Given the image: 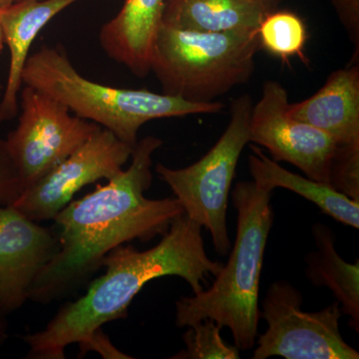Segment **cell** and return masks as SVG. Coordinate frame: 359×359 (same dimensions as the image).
<instances>
[{
    "label": "cell",
    "instance_id": "2",
    "mask_svg": "<svg viewBox=\"0 0 359 359\" xmlns=\"http://www.w3.org/2000/svg\"><path fill=\"white\" fill-rule=\"evenodd\" d=\"M202 229L184 212L155 247L138 250L121 245L111 250L102 261L105 273L86 294L65 304L44 330L23 337L29 346L27 358L65 359L66 347L84 346L105 323L126 318L135 297L155 278L179 276L194 294L204 290L224 264L208 257Z\"/></svg>",
    "mask_w": 359,
    "mask_h": 359
},
{
    "label": "cell",
    "instance_id": "6",
    "mask_svg": "<svg viewBox=\"0 0 359 359\" xmlns=\"http://www.w3.org/2000/svg\"><path fill=\"white\" fill-rule=\"evenodd\" d=\"M252 98L242 95L231 103V120L211 150L191 166L172 169L158 164L156 172L174 193L184 212L211 235L221 256L230 252L226 212L238 159L250 143Z\"/></svg>",
    "mask_w": 359,
    "mask_h": 359
},
{
    "label": "cell",
    "instance_id": "3",
    "mask_svg": "<svg viewBox=\"0 0 359 359\" xmlns=\"http://www.w3.org/2000/svg\"><path fill=\"white\" fill-rule=\"evenodd\" d=\"M271 191L254 181L240 182L231 193L238 212L237 237L228 264L211 287L176 302V325L187 327L209 318L228 327L238 351L256 346L259 292L264 255L273 223Z\"/></svg>",
    "mask_w": 359,
    "mask_h": 359
},
{
    "label": "cell",
    "instance_id": "10",
    "mask_svg": "<svg viewBox=\"0 0 359 359\" xmlns=\"http://www.w3.org/2000/svg\"><path fill=\"white\" fill-rule=\"evenodd\" d=\"M133 147L100 128L65 161L26 189L13 205L32 221H53L78 191L98 180L117 176Z\"/></svg>",
    "mask_w": 359,
    "mask_h": 359
},
{
    "label": "cell",
    "instance_id": "22",
    "mask_svg": "<svg viewBox=\"0 0 359 359\" xmlns=\"http://www.w3.org/2000/svg\"><path fill=\"white\" fill-rule=\"evenodd\" d=\"M80 355L83 356L89 351H98L104 358H132L131 356L122 353L111 344L107 335L104 334L102 330H97L93 337L84 344L80 346Z\"/></svg>",
    "mask_w": 359,
    "mask_h": 359
},
{
    "label": "cell",
    "instance_id": "16",
    "mask_svg": "<svg viewBox=\"0 0 359 359\" xmlns=\"http://www.w3.org/2000/svg\"><path fill=\"white\" fill-rule=\"evenodd\" d=\"M250 149V173L257 186L271 192L276 188L292 191L313 203L335 221L358 230L359 201L347 197L330 184L290 172L264 155L257 146Z\"/></svg>",
    "mask_w": 359,
    "mask_h": 359
},
{
    "label": "cell",
    "instance_id": "25",
    "mask_svg": "<svg viewBox=\"0 0 359 359\" xmlns=\"http://www.w3.org/2000/svg\"><path fill=\"white\" fill-rule=\"evenodd\" d=\"M15 1L16 0H0V9L6 8Z\"/></svg>",
    "mask_w": 359,
    "mask_h": 359
},
{
    "label": "cell",
    "instance_id": "18",
    "mask_svg": "<svg viewBox=\"0 0 359 359\" xmlns=\"http://www.w3.org/2000/svg\"><path fill=\"white\" fill-rule=\"evenodd\" d=\"M259 44L271 55L287 61L294 56L304 59L308 30L304 20L289 11H276L268 14L259 25Z\"/></svg>",
    "mask_w": 359,
    "mask_h": 359
},
{
    "label": "cell",
    "instance_id": "20",
    "mask_svg": "<svg viewBox=\"0 0 359 359\" xmlns=\"http://www.w3.org/2000/svg\"><path fill=\"white\" fill-rule=\"evenodd\" d=\"M23 190L22 180L6 140L0 137V205H13L20 199Z\"/></svg>",
    "mask_w": 359,
    "mask_h": 359
},
{
    "label": "cell",
    "instance_id": "12",
    "mask_svg": "<svg viewBox=\"0 0 359 359\" xmlns=\"http://www.w3.org/2000/svg\"><path fill=\"white\" fill-rule=\"evenodd\" d=\"M290 115L330 135L342 152L359 155V65L335 70L325 85L302 102L290 104Z\"/></svg>",
    "mask_w": 359,
    "mask_h": 359
},
{
    "label": "cell",
    "instance_id": "14",
    "mask_svg": "<svg viewBox=\"0 0 359 359\" xmlns=\"http://www.w3.org/2000/svg\"><path fill=\"white\" fill-rule=\"evenodd\" d=\"M163 9L164 0H125L121 11L99 32L104 52L135 76L146 77L151 72Z\"/></svg>",
    "mask_w": 359,
    "mask_h": 359
},
{
    "label": "cell",
    "instance_id": "21",
    "mask_svg": "<svg viewBox=\"0 0 359 359\" xmlns=\"http://www.w3.org/2000/svg\"><path fill=\"white\" fill-rule=\"evenodd\" d=\"M349 39L359 50V0H330Z\"/></svg>",
    "mask_w": 359,
    "mask_h": 359
},
{
    "label": "cell",
    "instance_id": "26",
    "mask_svg": "<svg viewBox=\"0 0 359 359\" xmlns=\"http://www.w3.org/2000/svg\"><path fill=\"white\" fill-rule=\"evenodd\" d=\"M2 92H4V87H2V85L0 84V99H1Z\"/></svg>",
    "mask_w": 359,
    "mask_h": 359
},
{
    "label": "cell",
    "instance_id": "13",
    "mask_svg": "<svg viewBox=\"0 0 359 359\" xmlns=\"http://www.w3.org/2000/svg\"><path fill=\"white\" fill-rule=\"evenodd\" d=\"M79 0H16L0 9V23L11 54L8 76L0 99V125L18 113L22 72L40 32L65 9Z\"/></svg>",
    "mask_w": 359,
    "mask_h": 359
},
{
    "label": "cell",
    "instance_id": "17",
    "mask_svg": "<svg viewBox=\"0 0 359 359\" xmlns=\"http://www.w3.org/2000/svg\"><path fill=\"white\" fill-rule=\"evenodd\" d=\"M316 250L306 257V276L316 287L332 290L342 314L349 316L351 327L359 332V261H344L335 250V233L327 224L313 226Z\"/></svg>",
    "mask_w": 359,
    "mask_h": 359
},
{
    "label": "cell",
    "instance_id": "1",
    "mask_svg": "<svg viewBox=\"0 0 359 359\" xmlns=\"http://www.w3.org/2000/svg\"><path fill=\"white\" fill-rule=\"evenodd\" d=\"M163 141L147 136L137 142L131 165L56 215L59 249L37 276L28 301L49 304L69 297L102 266L104 257L133 240L148 242L167 233L184 209L176 198L151 200L152 156Z\"/></svg>",
    "mask_w": 359,
    "mask_h": 359
},
{
    "label": "cell",
    "instance_id": "7",
    "mask_svg": "<svg viewBox=\"0 0 359 359\" xmlns=\"http://www.w3.org/2000/svg\"><path fill=\"white\" fill-rule=\"evenodd\" d=\"M302 302L301 290L287 280L269 285L259 311L268 327L257 334L252 359H358L340 332L339 302L313 313L302 311Z\"/></svg>",
    "mask_w": 359,
    "mask_h": 359
},
{
    "label": "cell",
    "instance_id": "24",
    "mask_svg": "<svg viewBox=\"0 0 359 359\" xmlns=\"http://www.w3.org/2000/svg\"><path fill=\"white\" fill-rule=\"evenodd\" d=\"M6 40H4V29H2L1 23H0V57H1L2 52H4Z\"/></svg>",
    "mask_w": 359,
    "mask_h": 359
},
{
    "label": "cell",
    "instance_id": "9",
    "mask_svg": "<svg viewBox=\"0 0 359 359\" xmlns=\"http://www.w3.org/2000/svg\"><path fill=\"white\" fill-rule=\"evenodd\" d=\"M289 105L282 84L264 82L250 114V142L266 148L276 162L290 163L308 178L330 185L339 145L330 135L292 117Z\"/></svg>",
    "mask_w": 359,
    "mask_h": 359
},
{
    "label": "cell",
    "instance_id": "8",
    "mask_svg": "<svg viewBox=\"0 0 359 359\" xmlns=\"http://www.w3.org/2000/svg\"><path fill=\"white\" fill-rule=\"evenodd\" d=\"M20 121L6 140L25 192L102 127L27 85L20 90Z\"/></svg>",
    "mask_w": 359,
    "mask_h": 359
},
{
    "label": "cell",
    "instance_id": "11",
    "mask_svg": "<svg viewBox=\"0 0 359 359\" xmlns=\"http://www.w3.org/2000/svg\"><path fill=\"white\" fill-rule=\"evenodd\" d=\"M55 231L13 205H0V314L18 311L40 271L58 252Z\"/></svg>",
    "mask_w": 359,
    "mask_h": 359
},
{
    "label": "cell",
    "instance_id": "19",
    "mask_svg": "<svg viewBox=\"0 0 359 359\" xmlns=\"http://www.w3.org/2000/svg\"><path fill=\"white\" fill-rule=\"evenodd\" d=\"M183 335L185 348L173 359H238L240 351L226 344L221 337L222 327L216 321L205 318L189 325Z\"/></svg>",
    "mask_w": 359,
    "mask_h": 359
},
{
    "label": "cell",
    "instance_id": "23",
    "mask_svg": "<svg viewBox=\"0 0 359 359\" xmlns=\"http://www.w3.org/2000/svg\"><path fill=\"white\" fill-rule=\"evenodd\" d=\"M7 339V323L6 316L0 314V346L4 344Z\"/></svg>",
    "mask_w": 359,
    "mask_h": 359
},
{
    "label": "cell",
    "instance_id": "5",
    "mask_svg": "<svg viewBox=\"0 0 359 359\" xmlns=\"http://www.w3.org/2000/svg\"><path fill=\"white\" fill-rule=\"evenodd\" d=\"M259 48L257 32H195L162 23L151 72L166 95L214 102L249 81Z\"/></svg>",
    "mask_w": 359,
    "mask_h": 359
},
{
    "label": "cell",
    "instance_id": "4",
    "mask_svg": "<svg viewBox=\"0 0 359 359\" xmlns=\"http://www.w3.org/2000/svg\"><path fill=\"white\" fill-rule=\"evenodd\" d=\"M22 84L44 92L133 148L141 127L152 120L215 114L224 108L218 101L190 102L147 89L116 88L92 81L78 72L60 47L49 45L28 56Z\"/></svg>",
    "mask_w": 359,
    "mask_h": 359
},
{
    "label": "cell",
    "instance_id": "15",
    "mask_svg": "<svg viewBox=\"0 0 359 359\" xmlns=\"http://www.w3.org/2000/svg\"><path fill=\"white\" fill-rule=\"evenodd\" d=\"M282 0H164L162 23L205 32H257Z\"/></svg>",
    "mask_w": 359,
    "mask_h": 359
}]
</instances>
